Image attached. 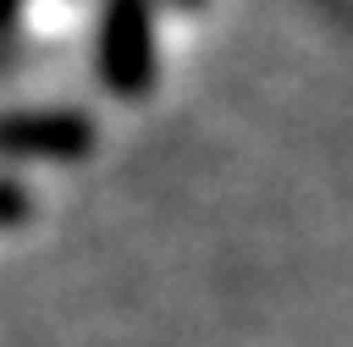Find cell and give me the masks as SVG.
Here are the masks:
<instances>
[{"label": "cell", "mask_w": 353, "mask_h": 347, "mask_svg": "<svg viewBox=\"0 0 353 347\" xmlns=\"http://www.w3.org/2000/svg\"><path fill=\"white\" fill-rule=\"evenodd\" d=\"M176 6H188V11H193V6H204V0H176Z\"/></svg>", "instance_id": "5b68a950"}, {"label": "cell", "mask_w": 353, "mask_h": 347, "mask_svg": "<svg viewBox=\"0 0 353 347\" xmlns=\"http://www.w3.org/2000/svg\"><path fill=\"white\" fill-rule=\"evenodd\" d=\"M94 66H99V83L116 99H143L154 88L160 55H154V11H149V0H105Z\"/></svg>", "instance_id": "6da1fadb"}, {"label": "cell", "mask_w": 353, "mask_h": 347, "mask_svg": "<svg viewBox=\"0 0 353 347\" xmlns=\"http://www.w3.org/2000/svg\"><path fill=\"white\" fill-rule=\"evenodd\" d=\"M94 116L83 110H0V160H55L77 165L94 154Z\"/></svg>", "instance_id": "7a4b0ae2"}, {"label": "cell", "mask_w": 353, "mask_h": 347, "mask_svg": "<svg viewBox=\"0 0 353 347\" xmlns=\"http://www.w3.org/2000/svg\"><path fill=\"white\" fill-rule=\"evenodd\" d=\"M17 11H22V0H0V28H11V22H17Z\"/></svg>", "instance_id": "277c9868"}, {"label": "cell", "mask_w": 353, "mask_h": 347, "mask_svg": "<svg viewBox=\"0 0 353 347\" xmlns=\"http://www.w3.org/2000/svg\"><path fill=\"white\" fill-rule=\"evenodd\" d=\"M22 220H33V193L17 176H0V231H11Z\"/></svg>", "instance_id": "3957f363"}]
</instances>
